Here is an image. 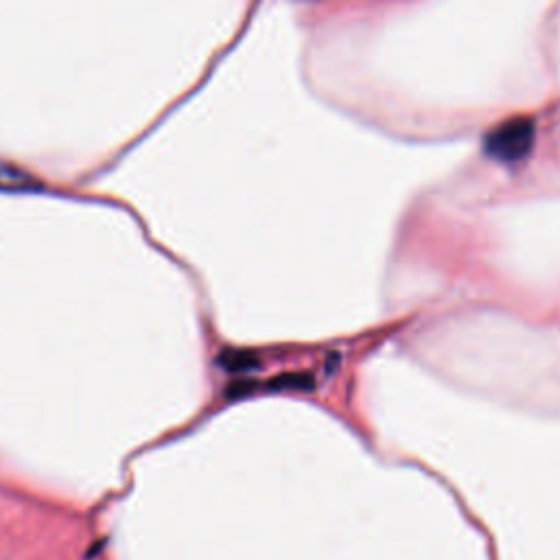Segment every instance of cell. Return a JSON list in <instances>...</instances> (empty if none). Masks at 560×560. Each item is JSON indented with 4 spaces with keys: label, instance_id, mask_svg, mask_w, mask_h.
I'll list each match as a JSON object with an SVG mask.
<instances>
[{
    "label": "cell",
    "instance_id": "2",
    "mask_svg": "<svg viewBox=\"0 0 560 560\" xmlns=\"http://www.w3.org/2000/svg\"><path fill=\"white\" fill-rule=\"evenodd\" d=\"M35 188V179L4 160H0V190H31Z\"/></svg>",
    "mask_w": 560,
    "mask_h": 560
},
{
    "label": "cell",
    "instance_id": "1",
    "mask_svg": "<svg viewBox=\"0 0 560 560\" xmlns=\"http://www.w3.org/2000/svg\"><path fill=\"white\" fill-rule=\"evenodd\" d=\"M532 142H534L532 120L512 118L488 133L486 151L499 162H516L529 153Z\"/></svg>",
    "mask_w": 560,
    "mask_h": 560
}]
</instances>
